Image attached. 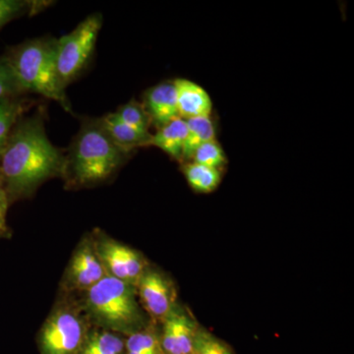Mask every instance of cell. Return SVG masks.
<instances>
[{
	"label": "cell",
	"instance_id": "23",
	"mask_svg": "<svg viewBox=\"0 0 354 354\" xmlns=\"http://www.w3.org/2000/svg\"><path fill=\"white\" fill-rule=\"evenodd\" d=\"M191 354H234L225 342L206 330H197Z\"/></svg>",
	"mask_w": 354,
	"mask_h": 354
},
{
	"label": "cell",
	"instance_id": "4",
	"mask_svg": "<svg viewBox=\"0 0 354 354\" xmlns=\"http://www.w3.org/2000/svg\"><path fill=\"white\" fill-rule=\"evenodd\" d=\"M135 286L106 276L88 288V306L102 325L115 332L130 335L139 330L141 313L136 299Z\"/></svg>",
	"mask_w": 354,
	"mask_h": 354
},
{
	"label": "cell",
	"instance_id": "12",
	"mask_svg": "<svg viewBox=\"0 0 354 354\" xmlns=\"http://www.w3.org/2000/svg\"><path fill=\"white\" fill-rule=\"evenodd\" d=\"M70 278L79 288H88L108 276L97 251L90 245H84L77 250L71 265Z\"/></svg>",
	"mask_w": 354,
	"mask_h": 354
},
{
	"label": "cell",
	"instance_id": "20",
	"mask_svg": "<svg viewBox=\"0 0 354 354\" xmlns=\"http://www.w3.org/2000/svg\"><path fill=\"white\" fill-rule=\"evenodd\" d=\"M125 354H164L160 335L151 329L139 330L125 339Z\"/></svg>",
	"mask_w": 354,
	"mask_h": 354
},
{
	"label": "cell",
	"instance_id": "16",
	"mask_svg": "<svg viewBox=\"0 0 354 354\" xmlns=\"http://www.w3.org/2000/svg\"><path fill=\"white\" fill-rule=\"evenodd\" d=\"M32 104L34 101L27 95L0 102V156L16 123L28 113Z\"/></svg>",
	"mask_w": 354,
	"mask_h": 354
},
{
	"label": "cell",
	"instance_id": "13",
	"mask_svg": "<svg viewBox=\"0 0 354 354\" xmlns=\"http://www.w3.org/2000/svg\"><path fill=\"white\" fill-rule=\"evenodd\" d=\"M101 122L111 138L121 148L135 152L140 147L150 146L152 133L140 131L127 123L122 122L118 116L113 113L102 116Z\"/></svg>",
	"mask_w": 354,
	"mask_h": 354
},
{
	"label": "cell",
	"instance_id": "17",
	"mask_svg": "<svg viewBox=\"0 0 354 354\" xmlns=\"http://www.w3.org/2000/svg\"><path fill=\"white\" fill-rule=\"evenodd\" d=\"M185 121L187 134L184 143L181 162L190 160L198 147L216 139V128L211 116L189 118Z\"/></svg>",
	"mask_w": 354,
	"mask_h": 354
},
{
	"label": "cell",
	"instance_id": "21",
	"mask_svg": "<svg viewBox=\"0 0 354 354\" xmlns=\"http://www.w3.org/2000/svg\"><path fill=\"white\" fill-rule=\"evenodd\" d=\"M114 114L129 127L140 131L150 132L152 122L142 102L131 100L127 104L120 106Z\"/></svg>",
	"mask_w": 354,
	"mask_h": 354
},
{
	"label": "cell",
	"instance_id": "15",
	"mask_svg": "<svg viewBox=\"0 0 354 354\" xmlns=\"http://www.w3.org/2000/svg\"><path fill=\"white\" fill-rule=\"evenodd\" d=\"M184 176L195 192L209 194L218 187L221 181V169L206 167L194 162H183Z\"/></svg>",
	"mask_w": 354,
	"mask_h": 354
},
{
	"label": "cell",
	"instance_id": "25",
	"mask_svg": "<svg viewBox=\"0 0 354 354\" xmlns=\"http://www.w3.org/2000/svg\"><path fill=\"white\" fill-rule=\"evenodd\" d=\"M9 205L10 201L7 195L3 179L0 174V237H7L10 234L8 225H7V211H8Z\"/></svg>",
	"mask_w": 354,
	"mask_h": 354
},
{
	"label": "cell",
	"instance_id": "11",
	"mask_svg": "<svg viewBox=\"0 0 354 354\" xmlns=\"http://www.w3.org/2000/svg\"><path fill=\"white\" fill-rule=\"evenodd\" d=\"M174 84L179 118L189 120L211 116L213 102L204 88L187 79H176Z\"/></svg>",
	"mask_w": 354,
	"mask_h": 354
},
{
	"label": "cell",
	"instance_id": "18",
	"mask_svg": "<svg viewBox=\"0 0 354 354\" xmlns=\"http://www.w3.org/2000/svg\"><path fill=\"white\" fill-rule=\"evenodd\" d=\"M78 354H125V339L111 330H95L86 335Z\"/></svg>",
	"mask_w": 354,
	"mask_h": 354
},
{
	"label": "cell",
	"instance_id": "1",
	"mask_svg": "<svg viewBox=\"0 0 354 354\" xmlns=\"http://www.w3.org/2000/svg\"><path fill=\"white\" fill-rule=\"evenodd\" d=\"M39 108L16 123L0 156V174L9 201L25 197L51 177L64 176L66 153L53 145Z\"/></svg>",
	"mask_w": 354,
	"mask_h": 354
},
{
	"label": "cell",
	"instance_id": "19",
	"mask_svg": "<svg viewBox=\"0 0 354 354\" xmlns=\"http://www.w3.org/2000/svg\"><path fill=\"white\" fill-rule=\"evenodd\" d=\"M50 1L39 0H0V31L11 21L32 16L50 6Z\"/></svg>",
	"mask_w": 354,
	"mask_h": 354
},
{
	"label": "cell",
	"instance_id": "24",
	"mask_svg": "<svg viewBox=\"0 0 354 354\" xmlns=\"http://www.w3.org/2000/svg\"><path fill=\"white\" fill-rule=\"evenodd\" d=\"M4 57H0V102L25 97Z\"/></svg>",
	"mask_w": 354,
	"mask_h": 354
},
{
	"label": "cell",
	"instance_id": "10",
	"mask_svg": "<svg viewBox=\"0 0 354 354\" xmlns=\"http://www.w3.org/2000/svg\"><path fill=\"white\" fill-rule=\"evenodd\" d=\"M142 104L150 116L152 125L157 129L179 118L174 81L162 82L148 88Z\"/></svg>",
	"mask_w": 354,
	"mask_h": 354
},
{
	"label": "cell",
	"instance_id": "14",
	"mask_svg": "<svg viewBox=\"0 0 354 354\" xmlns=\"http://www.w3.org/2000/svg\"><path fill=\"white\" fill-rule=\"evenodd\" d=\"M187 127L185 120L178 118L158 128L152 135L150 146L160 149L174 160L181 162Z\"/></svg>",
	"mask_w": 354,
	"mask_h": 354
},
{
	"label": "cell",
	"instance_id": "5",
	"mask_svg": "<svg viewBox=\"0 0 354 354\" xmlns=\"http://www.w3.org/2000/svg\"><path fill=\"white\" fill-rule=\"evenodd\" d=\"M102 22V13L91 14L73 31L55 41V68L65 90L80 77L92 60Z\"/></svg>",
	"mask_w": 354,
	"mask_h": 354
},
{
	"label": "cell",
	"instance_id": "8",
	"mask_svg": "<svg viewBox=\"0 0 354 354\" xmlns=\"http://www.w3.org/2000/svg\"><path fill=\"white\" fill-rule=\"evenodd\" d=\"M196 324L183 310L174 307L164 319L160 335L164 354H191L197 330Z\"/></svg>",
	"mask_w": 354,
	"mask_h": 354
},
{
	"label": "cell",
	"instance_id": "3",
	"mask_svg": "<svg viewBox=\"0 0 354 354\" xmlns=\"http://www.w3.org/2000/svg\"><path fill=\"white\" fill-rule=\"evenodd\" d=\"M55 41L51 37L28 39L7 48L2 57L26 95L34 93L53 100L71 113L68 97L55 68Z\"/></svg>",
	"mask_w": 354,
	"mask_h": 354
},
{
	"label": "cell",
	"instance_id": "2",
	"mask_svg": "<svg viewBox=\"0 0 354 354\" xmlns=\"http://www.w3.org/2000/svg\"><path fill=\"white\" fill-rule=\"evenodd\" d=\"M133 153L111 138L101 118H84L66 152L64 176L77 185L101 183L118 171Z\"/></svg>",
	"mask_w": 354,
	"mask_h": 354
},
{
	"label": "cell",
	"instance_id": "7",
	"mask_svg": "<svg viewBox=\"0 0 354 354\" xmlns=\"http://www.w3.org/2000/svg\"><path fill=\"white\" fill-rule=\"evenodd\" d=\"M106 274L136 286L145 270V261L136 251L118 242L104 241L95 249Z\"/></svg>",
	"mask_w": 354,
	"mask_h": 354
},
{
	"label": "cell",
	"instance_id": "6",
	"mask_svg": "<svg viewBox=\"0 0 354 354\" xmlns=\"http://www.w3.org/2000/svg\"><path fill=\"white\" fill-rule=\"evenodd\" d=\"M86 335L82 322L74 314L62 312L41 330L39 351L41 354H78Z\"/></svg>",
	"mask_w": 354,
	"mask_h": 354
},
{
	"label": "cell",
	"instance_id": "9",
	"mask_svg": "<svg viewBox=\"0 0 354 354\" xmlns=\"http://www.w3.org/2000/svg\"><path fill=\"white\" fill-rule=\"evenodd\" d=\"M140 299L149 314L164 321L174 307V288L160 272L146 271L137 283Z\"/></svg>",
	"mask_w": 354,
	"mask_h": 354
},
{
	"label": "cell",
	"instance_id": "22",
	"mask_svg": "<svg viewBox=\"0 0 354 354\" xmlns=\"http://www.w3.org/2000/svg\"><path fill=\"white\" fill-rule=\"evenodd\" d=\"M190 162L214 167V169H221L223 165L227 164V160L225 151L221 148V144L215 139L198 147L195 152L193 153Z\"/></svg>",
	"mask_w": 354,
	"mask_h": 354
}]
</instances>
